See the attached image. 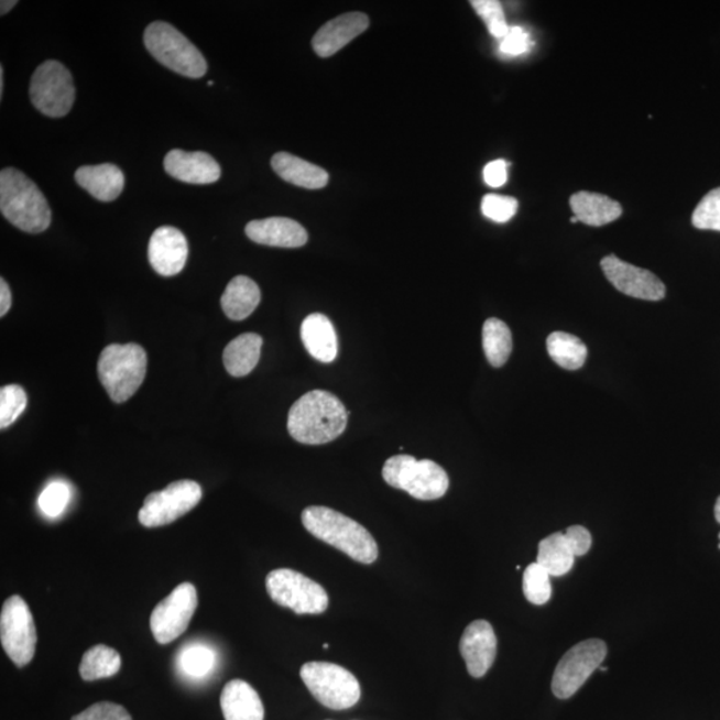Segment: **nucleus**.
<instances>
[{"label":"nucleus","mask_w":720,"mask_h":720,"mask_svg":"<svg viewBox=\"0 0 720 720\" xmlns=\"http://www.w3.org/2000/svg\"><path fill=\"white\" fill-rule=\"evenodd\" d=\"M69 499H72L69 486L62 482V480H55L42 491L40 499H37V506H40L44 515L58 517L65 513Z\"/></svg>","instance_id":"obj_35"},{"label":"nucleus","mask_w":720,"mask_h":720,"mask_svg":"<svg viewBox=\"0 0 720 720\" xmlns=\"http://www.w3.org/2000/svg\"><path fill=\"white\" fill-rule=\"evenodd\" d=\"M347 421L349 412L338 396L325 390H313L290 408L287 428L299 444L326 445L345 433Z\"/></svg>","instance_id":"obj_1"},{"label":"nucleus","mask_w":720,"mask_h":720,"mask_svg":"<svg viewBox=\"0 0 720 720\" xmlns=\"http://www.w3.org/2000/svg\"><path fill=\"white\" fill-rule=\"evenodd\" d=\"M164 170L173 178L189 185H211L222 175L218 162L201 151H170L164 157Z\"/></svg>","instance_id":"obj_18"},{"label":"nucleus","mask_w":720,"mask_h":720,"mask_svg":"<svg viewBox=\"0 0 720 720\" xmlns=\"http://www.w3.org/2000/svg\"><path fill=\"white\" fill-rule=\"evenodd\" d=\"M12 298L9 284L4 280H0V317H4L9 313Z\"/></svg>","instance_id":"obj_42"},{"label":"nucleus","mask_w":720,"mask_h":720,"mask_svg":"<svg viewBox=\"0 0 720 720\" xmlns=\"http://www.w3.org/2000/svg\"><path fill=\"white\" fill-rule=\"evenodd\" d=\"M262 346L261 335L254 332L242 334L231 340L223 352L227 372L236 378L249 375L261 359Z\"/></svg>","instance_id":"obj_26"},{"label":"nucleus","mask_w":720,"mask_h":720,"mask_svg":"<svg viewBox=\"0 0 720 720\" xmlns=\"http://www.w3.org/2000/svg\"><path fill=\"white\" fill-rule=\"evenodd\" d=\"M4 90V69L0 67V97H2Z\"/></svg>","instance_id":"obj_44"},{"label":"nucleus","mask_w":720,"mask_h":720,"mask_svg":"<svg viewBox=\"0 0 720 720\" xmlns=\"http://www.w3.org/2000/svg\"><path fill=\"white\" fill-rule=\"evenodd\" d=\"M517 200L513 197L489 194L482 199V212L486 218L498 223H506L517 211Z\"/></svg>","instance_id":"obj_37"},{"label":"nucleus","mask_w":720,"mask_h":720,"mask_svg":"<svg viewBox=\"0 0 720 720\" xmlns=\"http://www.w3.org/2000/svg\"><path fill=\"white\" fill-rule=\"evenodd\" d=\"M301 678L313 697L327 709H351L362 695L356 675L335 663L308 662L301 668Z\"/></svg>","instance_id":"obj_7"},{"label":"nucleus","mask_w":720,"mask_h":720,"mask_svg":"<svg viewBox=\"0 0 720 720\" xmlns=\"http://www.w3.org/2000/svg\"><path fill=\"white\" fill-rule=\"evenodd\" d=\"M382 476L391 488L406 491L419 501L445 497L450 486L447 472L434 460H416L406 454L388 459Z\"/></svg>","instance_id":"obj_5"},{"label":"nucleus","mask_w":720,"mask_h":720,"mask_svg":"<svg viewBox=\"0 0 720 720\" xmlns=\"http://www.w3.org/2000/svg\"><path fill=\"white\" fill-rule=\"evenodd\" d=\"M370 26V19L363 12H349L332 19L321 26L313 37V48L320 58H330L347 44L363 34Z\"/></svg>","instance_id":"obj_17"},{"label":"nucleus","mask_w":720,"mask_h":720,"mask_svg":"<svg viewBox=\"0 0 720 720\" xmlns=\"http://www.w3.org/2000/svg\"><path fill=\"white\" fill-rule=\"evenodd\" d=\"M0 642L9 658L18 667L33 661L37 635L29 604L19 596L6 600L0 614Z\"/></svg>","instance_id":"obj_10"},{"label":"nucleus","mask_w":720,"mask_h":720,"mask_svg":"<svg viewBox=\"0 0 720 720\" xmlns=\"http://www.w3.org/2000/svg\"><path fill=\"white\" fill-rule=\"evenodd\" d=\"M188 243L181 230L163 226L155 230L149 243V261L162 276L178 275L186 266Z\"/></svg>","instance_id":"obj_16"},{"label":"nucleus","mask_w":720,"mask_h":720,"mask_svg":"<svg viewBox=\"0 0 720 720\" xmlns=\"http://www.w3.org/2000/svg\"><path fill=\"white\" fill-rule=\"evenodd\" d=\"M226 720H263L264 707L261 697L248 681L233 679L220 695Z\"/></svg>","instance_id":"obj_21"},{"label":"nucleus","mask_w":720,"mask_h":720,"mask_svg":"<svg viewBox=\"0 0 720 720\" xmlns=\"http://www.w3.org/2000/svg\"><path fill=\"white\" fill-rule=\"evenodd\" d=\"M574 217L578 222L591 227H602L621 218L623 212L621 204L606 195L579 192L570 199Z\"/></svg>","instance_id":"obj_23"},{"label":"nucleus","mask_w":720,"mask_h":720,"mask_svg":"<svg viewBox=\"0 0 720 720\" xmlns=\"http://www.w3.org/2000/svg\"><path fill=\"white\" fill-rule=\"evenodd\" d=\"M246 236L258 244L283 249L302 248L308 240L305 227L294 219L277 217L252 220L246 226Z\"/></svg>","instance_id":"obj_19"},{"label":"nucleus","mask_w":720,"mask_h":720,"mask_svg":"<svg viewBox=\"0 0 720 720\" xmlns=\"http://www.w3.org/2000/svg\"><path fill=\"white\" fill-rule=\"evenodd\" d=\"M148 353L137 343L110 345L100 353V383L116 403L128 402L146 377Z\"/></svg>","instance_id":"obj_4"},{"label":"nucleus","mask_w":720,"mask_h":720,"mask_svg":"<svg viewBox=\"0 0 720 720\" xmlns=\"http://www.w3.org/2000/svg\"><path fill=\"white\" fill-rule=\"evenodd\" d=\"M266 589L276 604L298 615H318L328 609V593L319 583L290 568L271 571Z\"/></svg>","instance_id":"obj_8"},{"label":"nucleus","mask_w":720,"mask_h":720,"mask_svg":"<svg viewBox=\"0 0 720 720\" xmlns=\"http://www.w3.org/2000/svg\"><path fill=\"white\" fill-rule=\"evenodd\" d=\"M483 350L492 368L506 364L513 351V335L503 320L490 318L483 325Z\"/></svg>","instance_id":"obj_29"},{"label":"nucleus","mask_w":720,"mask_h":720,"mask_svg":"<svg viewBox=\"0 0 720 720\" xmlns=\"http://www.w3.org/2000/svg\"><path fill=\"white\" fill-rule=\"evenodd\" d=\"M575 558L577 557L568 545L565 533H555L541 541L536 564L545 568L552 577H564L571 571Z\"/></svg>","instance_id":"obj_27"},{"label":"nucleus","mask_w":720,"mask_h":720,"mask_svg":"<svg viewBox=\"0 0 720 720\" xmlns=\"http://www.w3.org/2000/svg\"><path fill=\"white\" fill-rule=\"evenodd\" d=\"M498 640L488 621L479 619L466 628L459 643L460 654L471 677L482 678L497 658Z\"/></svg>","instance_id":"obj_15"},{"label":"nucleus","mask_w":720,"mask_h":720,"mask_svg":"<svg viewBox=\"0 0 720 720\" xmlns=\"http://www.w3.org/2000/svg\"><path fill=\"white\" fill-rule=\"evenodd\" d=\"M217 665V654L204 643H192L182 648L178 655V668L192 679H204Z\"/></svg>","instance_id":"obj_31"},{"label":"nucleus","mask_w":720,"mask_h":720,"mask_svg":"<svg viewBox=\"0 0 720 720\" xmlns=\"http://www.w3.org/2000/svg\"><path fill=\"white\" fill-rule=\"evenodd\" d=\"M261 298V288L258 284L249 276L239 275L227 284L220 303L227 317L232 320H243L255 312Z\"/></svg>","instance_id":"obj_25"},{"label":"nucleus","mask_w":720,"mask_h":720,"mask_svg":"<svg viewBox=\"0 0 720 720\" xmlns=\"http://www.w3.org/2000/svg\"><path fill=\"white\" fill-rule=\"evenodd\" d=\"M72 720H132L124 707L111 702H99L88 707Z\"/></svg>","instance_id":"obj_38"},{"label":"nucleus","mask_w":720,"mask_h":720,"mask_svg":"<svg viewBox=\"0 0 720 720\" xmlns=\"http://www.w3.org/2000/svg\"><path fill=\"white\" fill-rule=\"evenodd\" d=\"M271 166L283 181L302 188H324L330 179L326 170L288 153L275 154Z\"/></svg>","instance_id":"obj_24"},{"label":"nucleus","mask_w":720,"mask_h":720,"mask_svg":"<svg viewBox=\"0 0 720 720\" xmlns=\"http://www.w3.org/2000/svg\"><path fill=\"white\" fill-rule=\"evenodd\" d=\"M120 667H122V658L117 650L106 644H98L85 653L79 673L81 679L92 681L113 677L119 673Z\"/></svg>","instance_id":"obj_30"},{"label":"nucleus","mask_w":720,"mask_h":720,"mask_svg":"<svg viewBox=\"0 0 720 720\" xmlns=\"http://www.w3.org/2000/svg\"><path fill=\"white\" fill-rule=\"evenodd\" d=\"M144 46L154 58L183 77L199 79L207 73V62L181 31L166 22H154L144 31Z\"/></svg>","instance_id":"obj_6"},{"label":"nucleus","mask_w":720,"mask_h":720,"mask_svg":"<svg viewBox=\"0 0 720 720\" xmlns=\"http://www.w3.org/2000/svg\"><path fill=\"white\" fill-rule=\"evenodd\" d=\"M691 222L699 230L720 232V187L712 189L699 201L692 214Z\"/></svg>","instance_id":"obj_36"},{"label":"nucleus","mask_w":720,"mask_h":720,"mask_svg":"<svg viewBox=\"0 0 720 720\" xmlns=\"http://www.w3.org/2000/svg\"><path fill=\"white\" fill-rule=\"evenodd\" d=\"M549 575L539 564L528 565L523 574V592L530 603L543 606L552 599V582Z\"/></svg>","instance_id":"obj_32"},{"label":"nucleus","mask_w":720,"mask_h":720,"mask_svg":"<svg viewBox=\"0 0 720 720\" xmlns=\"http://www.w3.org/2000/svg\"><path fill=\"white\" fill-rule=\"evenodd\" d=\"M28 407V394L19 384H9L0 390V427L12 425Z\"/></svg>","instance_id":"obj_33"},{"label":"nucleus","mask_w":720,"mask_h":720,"mask_svg":"<svg viewBox=\"0 0 720 720\" xmlns=\"http://www.w3.org/2000/svg\"><path fill=\"white\" fill-rule=\"evenodd\" d=\"M565 535L575 557H583L590 552L592 538L589 530L582 526H571L566 530Z\"/></svg>","instance_id":"obj_40"},{"label":"nucleus","mask_w":720,"mask_h":720,"mask_svg":"<svg viewBox=\"0 0 720 720\" xmlns=\"http://www.w3.org/2000/svg\"><path fill=\"white\" fill-rule=\"evenodd\" d=\"M302 342L309 356L321 363H331L338 357V337L331 320L324 314H312L303 320Z\"/></svg>","instance_id":"obj_20"},{"label":"nucleus","mask_w":720,"mask_h":720,"mask_svg":"<svg viewBox=\"0 0 720 720\" xmlns=\"http://www.w3.org/2000/svg\"><path fill=\"white\" fill-rule=\"evenodd\" d=\"M302 523L315 538L342 552L359 564L371 565L378 559L374 536L362 524L332 509L312 506L302 513Z\"/></svg>","instance_id":"obj_2"},{"label":"nucleus","mask_w":720,"mask_h":720,"mask_svg":"<svg viewBox=\"0 0 720 720\" xmlns=\"http://www.w3.org/2000/svg\"><path fill=\"white\" fill-rule=\"evenodd\" d=\"M532 47V40L526 30L520 26L510 28L501 42V52L508 55H522Z\"/></svg>","instance_id":"obj_39"},{"label":"nucleus","mask_w":720,"mask_h":720,"mask_svg":"<svg viewBox=\"0 0 720 720\" xmlns=\"http://www.w3.org/2000/svg\"><path fill=\"white\" fill-rule=\"evenodd\" d=\"M608 646L600 640L583 641L565 654L555 668L553 692L559 699L571 698L602 665Z\"/></svg>","instance_id":"obj_12"},{"label":"nucleus","mask_w":720,"mask_h":720,"mask_svg":"<svg viewBox=\"0 0 720 720\" xmlns=\"http://www.w3.org/2000/svg\"><path fill=\"white\" fill-rule=\"evenodd\" d=\"M600 268L612 286L631 298L650 302L665 299V283L652 271L633 266L614 254L603 258Z\"/></svg>","instance_id":"obj_14"},{"label":"nucleus","mask_w":720,"mask_h":720,"mask_svg":"<svg viewBox=\"0 0 720 720\" xmlns=\"http://www.w3.org/2000/svg\"><path fill=\"white\" fill-rule=\"evenodd\" d=\"M718 548L720 549V534H719V545H718Z\"/></svg>","instance_id":"obj_48"},{"label":"nucleus","mask_w":720,"mask_h":720,"mask_svg":"<svg viewBox=\"0 0 720 720\" xmlns=\"http://www.w3.org/2000/svg\"><path fill=\"white\" fill-rule=\"evenodd\" d=\"M17 4L18 2H15V0H3V2L0 3V14H8V12L14 9Z\"/></svg>","instance_id":"obj_43"},{"label":"nucleus","mask_w":720,"mask_h":720,"mask_svg":"<svg viewBox=\"0 0 720 720\" xmlns=\"http://www.w3.org/2000/svg\"><path fill=\"white\" fill-rule=\"evenodd\" d=\"M75 181L95 199L112 201L119 198L124 188V175L116 164L84 166L75 173Z\"/></svg>","instance_id":"obj_22"},{"label":"nucleus","mask_w":720,"mask_h":720,"mask_svg":"<svg viewBox=\"0 0 720 720\" xmlns=\"http://www.w3.org/2000/svg\"><path fill=\"white\" fill-rule=\"evenodd\" d=\"M0 211L24 232L40 233L52 225V210L40 187L17 168L0 173Z\"/></svg>","instance_id":"obj_3"},{"label":"nucleus","mask_w":720,"mask_h":720,"mask_svg":"<svg viewBox=\"0 0 720 720\" xmlns=\"http://www.w3.org/2000/svg\"><path fill=\"white\" fill-rule=\"evenodd\" d=\"M713 513H716V520L720 524V497L718 498V501L716 503V509H713Z\"/></svg>","instance_id":"obj_45"},{"label":"nucleus","mask_w":720,"mask_h":720,"mask_svg":"<svg viewBox=\"0 0 720 720\" xmlns=\"http://www.w3.org/2000/svg\"><path fill=\"white\" fill-rule=\"evenodd\" d=\"M328 647H330V644L328 643L324 644V648H328Z\"/></svg>","instance_id":"obj_47"},{"label":"nucleus","mask_w":720,"mask_h":720,"mask_svg":"<svg viewBox=\"0 0 720 720\" xmlns=\"http://www.w3.org/2000/svg\"><path fill=\"white\" fill-rule=\"evenodd\" d=\"M30 98L35 109L43 116L66 117L72 111L75 100L72 73L59 62H43L31 78Z\"/></svg>","instance_id":"obj_9"},{"label":"nucleus","mask_w":720,"mask_h":720,"mask_svg":"<svg viewBox=\"0 0 720 720\" xmlns=\"http://www.w3.org/2000/svg\"><path fill=\"white\" fill-rule=\"evenodd\" d=\"M509 163L503 160L492 161L483 170L484 182L488 183L490 187H502L506 185L509 179Z\"/></svg>","instance_id":"obj_41"},{"label":"nucleus","mask_w":720,"mask_h":720,"mask_svg":"<svg viewBox=\"0 0 720 720\" xmlns=\"http://www.w3.org/2000/svg\"><path fill=\"white\" fill-rule=\"evenodd\" d=\"M577 222H578V219H577V218H575V217L571 218V223H577Z\"/></svg>","instance_id":"obj_46"},{"label":"nucleus","mask_w":720,"mask_h":720,"mask_svg":"<svg viewBox=\"0 0 720 720\" xmlns=\"http://www.w3.org/2000/svg\"><path fill=\"white\" fill-rule=\"evenodd\" d=\"M470 4L477 14L482 18L492 36L503 40L508 35L510 26L506 17H504L501 2H497V0H472Z\"/></svg>","instance_id":"obj_34"},{"label":"nucleus","mask_w":720,"mask_h":720,"mask_svg":"<svg viewBox=\"0 0 720 720\" xmlns=\"http://www.w3.org/2000/svg\"><path fill=\"white\" fill-rule=\"evenodd\" d=\"M198 608V592L193 583H182L164 598L150 619L151 631L161 644L172 643L185 633Z\"/></svg>","instance_id":"obj_13"},{"label":"nucleus","mask_w":720,"mask_h":720,"mask_svg":"<svg viewBox=\"0 0 720 720\" xmlns=\"http://www.w3.org/2000/svg\"><path fill=\"white\" fill-rule=\"evenodd\" d=\"M200 499L201 488L197 482L178 480L144 499L139 522L149 528L166 526L198 506Z\"/></svg>","instance_id":"obj_11"},{"label":"nucleus","mask_w":720,"mask_h":720,"mask_svg":"<svg viewBox=\"0 0 720 720\" xmlns=\"http://www.w3.org/2000/svg\"><path fill=\"white\" fill-rule=\"evenodd\" d=\"M549 358L561 369L568 371L583 368L587 359V346L578 337L564 331L549 334L547 338Z\"/></svg>","instance_id":"obj_28"}]
</instances>
